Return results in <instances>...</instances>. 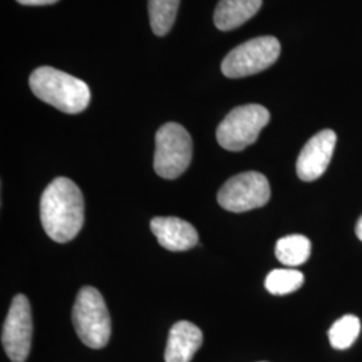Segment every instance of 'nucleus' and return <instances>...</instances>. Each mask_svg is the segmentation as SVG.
Here are the masks:
<instances>
[{
    "mask_svg": "<svg viewBox=\"0 0 362 362\" xmlns=\"http://www.w3.org/2000/svg\"><path fill=\"white\" fill-rule=\"evenodd\" d=\"M192 160V139L184 127L176 122L163 125L156 133V173L173 180L181 176Z\"/></svg>",
    "mask_w": 362,
    "mask_h": 362,
    "instance_id": "5",
    "label": "nucleus"
},
{
    "mask_svg": "<svg viewBox=\"0 0 362 362\" xmlns=\"http://www.w3.org/2000/svg\"><path fill=\"white\" fill-rule=\"evenodd\" d=\"M361 321L358 317L346 314L337 320L329 330V339L334 349L345 350L350 348L360 336Z\"/></svg>",
    "mask_w": 362,
    "mask_h": 362,
    "instance_id": "15",
    "label": "nucleus"
},
{
    "mask_svg": "<svg viewBox=\"0 0 362 362\" xmlns=\"http://www.w3.org/2000/svg\"><path fill=\"white\" fill-rule=\"evenodd\" d=\"M151 230L158 243L169 251H187L199 242L194 226L179 218H155L151 221Z\"/></svg>",
    "mask_w": 362,
    "mask_h": 362,
    "instance_id": "10",
    "label": "nucleus"
},
{
    "mask_svg": "<svg viewBox=\"0 0 362 362\" xmlns=\"http://www.w3.org/2000/svg\"><path fill=\"white\" fill-rule=\"evenodd\" d=\"M203 344L202 330L188 321H180L169 330L165 362H191Z\"/></svg>",
    "mask_w": 362,
    "mask_h": 362,
    "instance_id": "11",
    "label": "nucleus"
},
{
    "mask_svg": "<svg viewBox=\"0 0 362 362\" xmlns=\"http://www.w3.org/2000/svg\"><path fill=\"white\" fill-rule=\"evenodd\" d=\"M30 88L40 101L69 115L83 112L90 103V89L83 81L50 66L33 71Z\"/></svg>",
    "mask_w": 362,
    "mask_h": 362,
    "instance_id": "2",
    "label": "nucleus"
},
{
    "mask_svg": "<svg viewBox=\"0 0 362 362\" xmlns=\"http://www.w3.org/2000/svg\"><path fill=\"white\" fill-rule=\"evenodd\" d=\"M73 325L88 348L103 349L112 334V321L101 293L85 286L78 291L73 308Z\"/></svg>",
    "mask_w": 362,
    "mask_h": 362,
    "instance_id": "3",
    "label": "nucleus"
},
{
    "mask_svg": "<svg viewBox=\"0 0 362 362\" xmlns=\"http://www.w3.org/2000/svg\"><path fill=\"white\" fill-rule=\"evenodd\" d=\"M180 0H149V19L156 35H167L175 23Z\"/></svg>",
    "mask_w": 362,
    "mask_h": 362,
    "instance_id": "14",
    "label": "nucleus"
},
{
    "mask_svg": "<svg viewBox=\"0 0 362 362\" xmlns=\"http://www.w3.org/2000/svg\"><path fill=\"white\" fill-rule=\"evenodd\" d=\"M270 196L272 189L267 177L250 170L226 181L218 194V203L220 207L238 214L266 206Z\"/></svg>",
    "mask_w": 362,
    "mask_h": 362,
    "instance_id": "7",
    "label": "nucleus"
},
{
    "mask_svg": "<svg viewBox=\"0 0 362 362\" xmlns=\"http://www.w3.org/2000/svg\"><path fill=\"white\" fill-rule=\"evenodd\" d=\"M281 54V43L274 37H259L239 45L226 55L221 71L226 77L243 78L258 74L274 65Z\"/></svg>",
    "mask_w": 362,
    "mask_h": 362,
    "instance_id": "6",
    "label": "nucleus"
},
{
    "mask_svg": "<svg viewBox=\"0 0 362 362\" xmlns=\"http://www.w3.org/2000/svg\"><path fill=\"white\" fill-rule=\"evenodd\" d=\"M336 143L337 134L334 130H321L313 136L298 156V177L303 181L320 179L332 161Z\"/></svg>",
    "mask_w": 362,
    "mask_h": 362,
    "instance_id": "9",
    "label": "nucleus"
},
{
    "mask_svg": "<svg viewBox=\"0 0 362 362\" xmlns=\"http://www.w3.org/2000/svg\"><path fill=\"white\" fill-rule=\"evenodd\" d=\"M85 204L77 184L67 177L52 180L40 197V221L54 242L66 243L83 226Z\"/></svg>",
    "mask_w": 362,
    "mask_h": 362,
    "instance_id": "1",
    "label": "nucleus"
},
{
    "mask_svg": "<svg viewBox=\"0 0 362 362\" xmlns=\"http://www.w3.org/2000/svg\"><path fill=\"white\" fill-rule=\"evenodd\" d=\"M303 282L305 276L302 272L294 269H276L267 275L264 286L270 294L286 296L297 291Z\"/></svg>",
    "mask_w": 362,
    "mask_h": 362,
    "instance_id": "16",
    "label": "nucleus"
},
{
    "mask_svg": "<svg viewBox=\"0 0 362 362\" xmlns=\"http://www.w3.org/2000/svg\"><path fill=\"white\" fill-rule=\"evenodd\" d=\"M269 121L270 113L262 105L238 106L220 122L216 130L218 143L226 151L240 152L258 140Z\"/></svg>",
    "mask_w": 362,
    "mask_h": 362,
    "instance_id": "4",
    "label": "nucleus"
},
{
    "mask_svg": "<svg viewBox=\"0 0 362 362\" xmlns=\"http://www.w3.org/2000/svg\"><path fill=\"white\" fill-rule=\"evenodd\" d=\"M310 252V240L303 235L284 236L275 245L276 258L288 267H297L308 262Z\"/></svg>",
    "mask_w": 362,
    "mask_h": 362,
    "instance_id": "13",
    "label": "nucleus"
},
{
    "mask_svg": "<svg viewBox=\"0 0 362 362\" xmlns=\"http://www.w3.org/2000/svg\"><path fill=\"white\" fill-rule=\"evenodd\" d=\"M33 315L26 296H15L3 325L1 344L13 362H25L31 349Z\"/></svg>",
    "mask_w": 362,
    "mask_h": 362,
    "instance_id": "8",
    "label": "nucleus"
},
{
    "mask_svg": "<svg viewBox=\"0 0 362 362\" xmlns=\"http://www.w3.org/2000/svg\"><path fill=\"white\" fill-rule=\"evenodd\" d=\"M16 1L25 6H47V4L57 3L58 0H16Z\"/></svg>",
    "mask_w": 362,
    "mask_h": 362,
    "instance_id": "17",
    "label": "nucleus"
},
{
    "mask_svg": "<svg viewBox=\"0 0 362 362\" xmlns=\"http://www.w3.org/2000/svg\"><path fill=\"white\" fill-rule=\"evenodd\" d=\"M356 235H357V238L362 242V215L361 218L357 221V224H356Z\"/></svg>",
    "mask_w": 362,
    "mask_h": 362,
    "instance_id": "18",
    "label": "nucleus"
},
{
    "mask_svg": "<svg viewBox=\"0 0 362 362\" xmlns=\"http://www.w3.org/2000/svg\"><path fill=\"white\" fill-rule=\"evenodd\" d=\"M262 7V0H220L214 23L220 31H231L250 21Z\"/></svg>",
    "mask_w": 362,
    "mask_h": 362,
    "instance_id": "12",
    "label": "nucleus"
}]
</instances>
